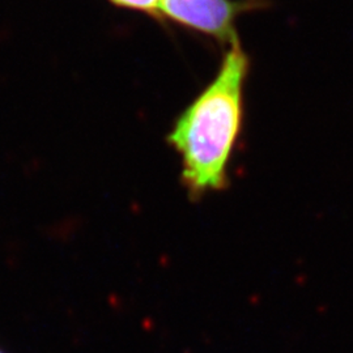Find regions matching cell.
<instances>
[{
	"instance_id": "6da1fadb",
	"label": "cell",
	"mask_w": 353,
	"mask_h": 353,
	"mask_svg": "<svg viewBox=\"0 0 353 353\" xmlns=\"http://www.w3.org/2000/svg\"><path fill=\"white\" fill-rule=\"evenodd\" d=\"M249 68L240 41L232 43L214 80L178 117L169 135L181 157L182 179L192 195L227 185L228 166L240 137Z\"/></svg>"
},
{
	"instance_id": "7a4b0ae2",
	"label": "cell",
	"mask_w": 353,
	"mask_h": 353,
	"mask_svg": "<svg viewBox=\"0 0 353 353\" xmlns=\"http://www.w3.org/2000/svg\"><path fill=\"white\" fill-rule=\"evenodd\" d=\"M261 6L262 0H160L159 17L230 46L239 41V17Z\"/></svg>"
},
{
	"instance_id": "3957f363",
	"label": "cell",
	"mask_w": 353,
	"mask_h": 353,
	"mask_svg": "<svg viewBox=\"0 0 353 353\" xmlns=\"http://www.w3.org/2000/svg\"><path fill=\"white\" fill-rule=\"evenodd\" d=\"M112 4L135 11V12L147 13L153 17H159L160 0H109Z\"/></svg>"
},
{
	"instance_id": "277c9868",
	"label": "cell",
	"mask_w": 353,
	"mask_h": 353,
	"mask_svg": "<svg viewBox=\"0 0 353 353\" xmlns=\"http://www.w3.org/2000/svg\"><path fill=\"white\" fill-rule=\"evenodd\" d=\"M0 353H1V352H0Z\"/></svg>"
}]
</instances>
